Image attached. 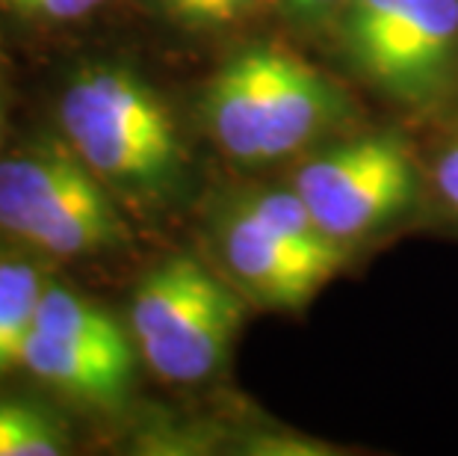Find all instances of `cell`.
I'll use <instances>...</instances> for the list:
<instances>
[{"instance_id": "cell-1", "label": "cell", "mask_w": 458, "mask_h": 456, "mask_svg": "<svg viewBox=\"0 0 458 456\" xmlns=\"http://www.w3.org/2000/svg\"><path fill=\"white\" fill-rule=\"evenodd\" d=\"M210 140L246 167L293 158L355 119L352 99L317 65L276 45L228 56L201 95Z\"/></svg>"}, {"instance_id": "cell-2", "label": "cell", "mask_w": 458, "mask_h": 456, "mask_svg": "<svg viewBox=\"0 0 458 456\" xmlns=\"http://www.w3.org/2000/svg\"><path fill=\"white\" fill-rule=\"evenodd\" d=\"M60 133L113 193L165 202L183 187L187 145L160 92L122 63L74 72L60 99Z\"/></svg>"}, {"instance_id": "cell-3", "label": "cell", "mask_w": 458, "mask_h": 456, "mask_svg": "<svg viewBox=\"0 0 458 456\" xmlns=\"http://www.w3.org/2000/svg\"><path fill=\"white\" fill-rule=\"evenodd\" d=\"M0 231L38 255L92 258L128 240L115 193L63 133L0 154Z\"/></svg>"}, {"instance_id": "cell-4", "label": "cell", "mask_w": 458, "mask_h": 456, "mask_svg": "<svg viewBox=\"0 0 458 456\" xmlns=\"http://www.w3.org/2000/svg\"><path fill=\"white\" fill-rule=\"evenodd\" d=\"M337 15L349 69L373 90L414 110L458 92V0H346Z\"/></svg>"}, {"instance_id": "cell-5", "label": "cell", "mask_w": 458, "mask_h": 456, "mask_svg": "<svg viewBox=\"0 0 458 456\" xmlns=\"http://www.w3.org/2000/svg\"><path fill=\"white\" fill-rule=\"evenodd\" d=\"M240 323V290L190 255L151 267L131 299L133 344L165 383L192 385L216 374Z\"/></svg>"}, {"instance_id": "cell-6", "label": "cell", "mask_w": 458, "mask_h": 456, "mask_svg": "<svg viewBox=\"0 0 458 456\" xmlns=\"http://www.w3.org/2000/svg\"><path fill=\"white\" fill-rule=\"evenodd\" d=\"M293 190L310 217L340 246L411 213L420 199V172L394 131L331 145L299 169Z\"/></svg>"}, {"instance_id": "cell-7", "label": "cell", "mask_w": 458, "mask_h": 456, "mask_svg": "<svg viewBox=\"0 0 458 456\" xmlns=\"http://www.w3.org/2000/svg\"><path fill=\"white\" fill-rule=\"evenodd\" d=\"M213 246L225 279L258 305L299 312L344 267V246L272 228L242 199L222 208L213 222Z\"/></svg>"}, {"instance_id": "cell-8", "label": "cell", "mask_w": 458, "mask_h": 456, "mask_svg": "<svg viewBox=\"0 0 458 456\" xmlns=\"http://www.w3.org/2000/svg\"><path fill=\"white\" fill-rule=\"evenodd\" d=\"M21 367L30 371L38 383L72 400L113 409L131 397L136 376V344L133 338L95 341V338L54 335L33 329L24 347Z\"/></svg>"}, {"instance_id": "cell-9", "label": "cell", "mask_w": 458, "mask_h": 456, "mask_svg": "<svg viewBox=\"0 0 458 456\" xmlns=\"http://www.w3.org/2000/svg\"><path fill=\"white\" fill-rule=\"evenodd\" d=\"M18 252H0V376L21 367L24 347L30 341L38 305L51 276L36 255L15 244Z\"/></svg>"}, {"instance_id": "cell-10", "label": "cell", "mask_w": 458, "mask_h": 456, "mask_svg": "<svg viewBox=\"0 0 458 456\" xmlns=\"http://www.w3.org/2000/svg\"><path fill=\"white\" fill-rule=\"evenodd\" d=\"M68 451L63 424L30 403H0V456H60Z\"/></svg>"}, {"instance_id": "cell-11", "label": "cell", "mask_w": 458, "mask_h": 456, "mask_svg": "<svg viewBox=\"0 0 458 456\" xmlns=\"http://www.w3.org/2000/svg\"><path fill=\"white\" fill-rule=\"evenodd\" d=\"M260 0H154L163 18L187 30H219L249 15Z\"/></svg>"}, {"instance_id": "cell-12", "label": "cell", "mask_w": 458, "mask_h": 456, "mask_svg": "<svg viewBox=\"0 0 458 456\" xmlns=\"http://www.w3.org/2000/svg\"><path fill=\"white\" fill-rule=\"evenodd\" d=\"M106 0H0V6L15 13L27 22H45V24H68L81 22L101 9Z\"/></svg>"}, {"instance_id": "cell-13", "label": "cell", "mask_w": 458, "mask_h": 456, "mask_svg": "<svg viewBox=\"0 0 458 456\" xmlns=\"http://www.w3.org/2000/svg\"><path fill=\"white\" fill-rule=\"evenodd\" d=\"M435 184L441 190L444 202L458 213V140L441 154L435 167Z\"/></svg>"}, {"instance_id": "cell-14", "label": "cell", "mask_w": 458, "mask_h": 456, "mask_svg": "<svg viewBox=\"0 0 458 456\" xmlns=\"http://www.w3.org/2000/svg\"><path fill=\"white\" fill-rule=\"evenodd\" d=\"M290 15H296L299 22H323L326 15L340 13V6L346 0H281Z\"/></svg>"}, {"instance_id": "cell-15", "label": "cell", "mask_w": 458, "mask_h": 456, "mask_svg": "<svg viewBox=\"0 0 458 456\" xmlns=\"http://www.w3.org/2000/svg\"><path fill=\"white\" fill-rule=\"evenodd\" d=\"M0 128H4V101H0Z\"/></svg>"}]
</instances>
